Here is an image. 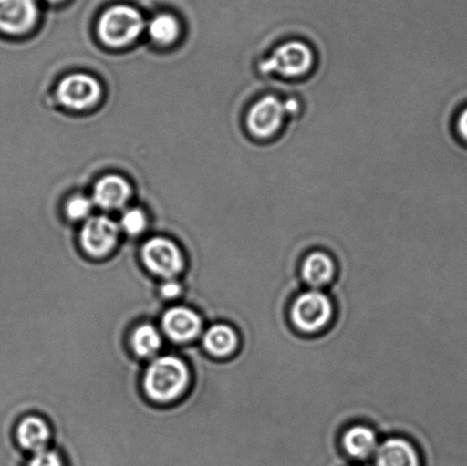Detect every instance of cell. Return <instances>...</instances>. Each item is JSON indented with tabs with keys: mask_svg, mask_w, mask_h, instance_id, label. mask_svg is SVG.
Here are the masks:
<instances>
[{
	"mask_svg": "<svg viewBox=\"0 0 467 466\" xmlns=\"http://www.w3.org/2000/svg\"><path fill=\"white\" fill-rule=\"evenodd\" d=\"M377 466H420L418 450L409 440L389 438L375 453Z\"/></svg>",
	"mask_w": 467,
	"mask_h": 466,
	"instance_id": "cell-13",
	"label": "cell"
},
{
	"mask_svg": "<svg viewBox=\"0 0 467 466\" xmlns=\"http://www.w3.org/2000/svg\"><path fill=\"white\" fill-rule=\"evenodd\" d=\"M162 328L169 339L184 344L200 335L202 330V319L194 310L178 305L164 313Z\"/></svg>",
	"mask_w": 467,
	"mask_h": 466,
	"instance_id": "cell-10",
	"label": "cell"
},
{
	"mask_svg": "<svg viewBox=\"0 0 467 466\" xmlns=\"http://www.w3.org/2000/svg\"><path fill=\"white\" fill-rule=\"evenodd\" d=\"M102 95V88L95 78L84 73L70 75L59 82L57 98L64 107L85 109L94 107Z\"/></svg>",
	"mask_w": 467,
	"mask_h": 466,
	"instance_id": "cell-7",
	"label": "cell"
},
{
	"mask_svg": "<svg viewBox=\"0 0 467 466\" xmlns=\"http://www.w3.org/2000/svg\"><path fill=\"white\" fill-rule=\"evenodd\" d=\"M342 444L346 453L357 460L368 459L379 449L377 433L365 426L348 429L343 435Z\"/></svg>",
	"mask_w": 467,
	"mask_h": 466,
	"instance_id": "cell-15",
	"label": "cell"
},
{
	"mask_svg": "<svg viewBox=\"0 0 467 466\" xmlns=\"http://www.w3.org/2000/svg\"><path fill=\"white\" fill-rule=\"evenodd\" d=\"M301 275L306 285L318 289L332 282L336 275V264L327 253L314 251L302 263Z\"/></svg>",
	"mask_w": 467,
	"mask_h": 466,
	"instance_id": "cell-14",
	"label": "cell"
},
{
	"mask_svg": "<svg viewBox=\"0 0 467 466\" xmlns=\"http://www.w3.org/2000/svg\"><path fill=\"white\" fill-rule=\"evenodd\" d=\"M203 346L205 350L214 357H227L235 353L238 347V336L230 326L216 324L204 333Z\"/></svg>",
	"mask_w": 467,
	"mask_h": 466,
	"instance_id": "cell-16",
	"label": "cell"
},
{
	"mask_svg": "<svg viewBox=\"0 0 467 466\" xmlns=\"http://www.w3.org/2000/svg\"><path fill=\"white\" fill-rule=\"evenodd\" d=\"M144 26V18L137 9L120 5L108 9L100 17L99 35L104 44L121 47L139 38Z\"/></svg>",
	"mask_w": 467,
	"mask_h": 466,
	"instance_id": "cell-4",
	"label": "cell"
},
{
	"mask_svg": "<svg viewBox=\"0 0 467 466\" xmlns=\"http://www.w3.org/2000/svg\"><path fill=\"white\" fill-rule=\"evenodd\" d=\"M181 26L176 17L169 14H160L149 25L150 38L160 45L173 43L180 36Z\"/></svg>",
	"mask_w": 467,
	"mask_h": 466,
	"instance_id": "cell-18",
	"label": "cell"
},
{
	"mask_svg": "<svg viewBox=\"0 0 467 466\" xmlns=\"http://www.w3.org/2000/svg\"><path fill=\"white\" fill-rule=\"evenodd\" d=\"M14 438L23 450L30 451L32 454L39 453L47 450L50 440L49 427L43 419L30 415L16 424Z\"/></svg>",
	"mask_w": 467,
	"mask_h": 466,
	"instance_id": "cell-11",
	"label": "cell"
},
{
	"mask_svg": "<svg viewBox=\"0 0 467 466\" xmlns=\"http://www.w3.org/2000/svg\"><path fill=\"white\" fill-rule=\"evenodd\" d=\"M148 221L143 212L139 209L127 210L121 218L122 230L130 235H140L144 232Z\"/></svg>",
	"mask_w": 467,
	"mask_h": 466,
	"instance_id": "cell-19",
	"label": "cell"
},
{
	"mask_svg": "<svg viewBox=\"0 0 467 466\" xmlns=\"http://www.w3.org/2000/svg\"><path fill=\"white\" fill-rule=\"evenodd\" d=\"M131 195L130 185L117 175L102 178L95 185L93 201L104 210H118L125 207Z\"/></svg>",
	"mask_w": 467,
	"mask_h": 466,
	"instance_id": "cell-12",
	"label": "cell"
},
{
	"mask_svg": "<svg viewBox=\"0 0 467 466\" xmlns=\"http://www.w3.org/2000/svg\"><path fill=\"white\" fill-rule=\"evenodd\" d=\"M118 239L119 226L107 216L89 217L81 230L82 248L96 258L111 253Z\"/></svg>",
	"mask_w": 467,
	"mask_h": 466,
	"instance_id": "cell-8",
	"label": "cell"
},
{
	"mask_svg": "<svg viewBox=\"0 0 467 466\" xmlns=\"http://www.w3.org/2000/svg\"><path fill=\"white\" fill-rule=\"evenodd\" d=\"M91 210H93V201L82 195L75 196L67 204V216L73 221L88 218Z\"/></svg>",
	"mask_w": 467,
	"mask_h": 466,
	"instance_id": "cell-20",
	"label": "cell"
},
{
	"mask_svg": "<svg viewBox=\"0 0 467 466\" xmlns=\"http://www.w3.org/2000/svg\"><path fill=\"white\" fill-rule=\"evenodd\" d=\"M26 466H67L57 451L45 450L32 455Z\"/></svg>",
	"mask_w": 467,
	"mask_h": 466,
	"instance_id": "cell-21",
	"label": "cell"
},
{
	"mask_svg": "<svg viewBox=\"0 0 467 466\" xmlns=\"http://www.w3.org/2000/svg\"><path fill=\"white\" fill-rule=\"evenodd\" d=\"M38 5L36 0H0V31L22 35L36 25Z\"/></svg>",
	"mask_w": 467,
	"mask_h": 466,
	"instance_id": "cell-9",
	"label": "cell"
},
{
	"mask_svg": "<svg viewBox=\"0 0 467 466\" xmlns=\"http://www.w3.org/2000/svg\"><path fill=\"white\" fill-rule=\"evenodd\" d=\"M131 347L141 358H150L159 353L162 347V337L150 324H141L131 335Z\"/></svg>",
	"mask_w": 467,
	"mask_h": 466,
	"instance_id": "cell-17",
	"label": "cell"
},
{
	"mask_svg": "<svg viewBox=\"0 0 467 466\" xmlns=\"http://www.w3.org/2000/svg\"><path fill=\"white\" fill-rule=\"evenodd\" d=\"M316 67V54L306 41L291 39L274 47L268 57L261 59L259 72L275 75L284 81L306 79Z\"/></svg>",
	"mask_w": 467,
	"mask_h": 466,
	"instance_id": "cell-1",
	"label": "cell"
},
{
	"mask_svg": "<svg viewBox=\"0 0 467 466\" xmlns=\"http://www.w3.org/2000/svg\"><path fill=\"white\" fill-rule=\"evenodd\" d=\"M141 259L150 273L164 280H173L185 266L181 249L164 237H153L146 242L141 249Z\"/></svg>",
	"mask_w": 467,
	"mask_h": 466,
	"instance_id": "cell-6",
	"label": "cell"
},
{
	"mask_svg": "<svg viewBox=\"0 0 467 466\" xmlns=\"http://www.w3.org/2000/svg\"><path fill=\"white\" fill-rule=\"evenodd\" d=\"M456 131L461 139L467 143V108H465L456 119Z\"/></svg>",
	"mask_w": 467,
	"mask_h": 466,
	"instance_id": "cell-23",
	"label": "cell"
},
{
	"mask_svg": "<svg viewBox=\"0 0 467 466\" xmlns=\"http://www.w3.org/2000/svg\"><path fill=\"white\" fill-rule=\"evenodd\" d=\"M48 2H50V3H58V2H61V0H48Z\"/></svg>",
	"mask_w": 467,
	"mask_h": 466,
	"instance_id": "cell-24",
	"label": "cell"
},
{
	"mask_svg": "<svg viewBox=\"0 0 467 466\" xmlns=\"http://www.w3.org/2000/svg\"><path fill=\"white\" fill-rule=\"evenodd\" d=\"M333 305L323 292H305L295 300L291 309L293 326L304 333L322 331L331 322Z\"/></svg>",
	"mask_w": 467,
	"mask_h": 466,
	"instance_id": "cell-5",
	"label": "cell"
},
{
	"mask_svg": "<svg viewBox=\"0 0 467 466\" xmlns=\"http://www.w3.org/2000/svg\"><path fill=\"white\" fill-rule=\"evenodd\" d=\"M189 367L175 356H162L150 363L144 377V389L150 399L169 403L184 394L190 386Z\"/></svg>",
	"mask_w": 467,
	"mask_h": 466,
	"instance_id": "cell-2",
	"label": "cell"
},
{
	"mask_svg": "<svg viewBox=\"0 0 467 466\" xmlns=\"http://www.w3.org/2000/svg\"><path fill=\"white\" fill-rule=\"evenodd\" d=\"M182 285L175 280H167L163 283L161 287H160V294L167 300L178 298V296L182 295Z\"/></svg>",
	"mask_w": 467,
	"mask_h": 466,
	"instance_id": "cell-22",
	"label": "cell"
},
{
	"mask_svg": "<svg viewBox=\"0 0 467 466\" xmlns=\"http://www.w3.org/2000/svg\"><path fill=\"white\" fill-rule=\"evenodd\" d=\"M287 118L285 100L275 94L264 95L246 112V129L256 140H273L284 129Z\"/></svg>",
	"mask_w": 467,
	"mask_h": 466,
	"instance_id": "cell-3",
	"label": "cell"
}]
</instances>
